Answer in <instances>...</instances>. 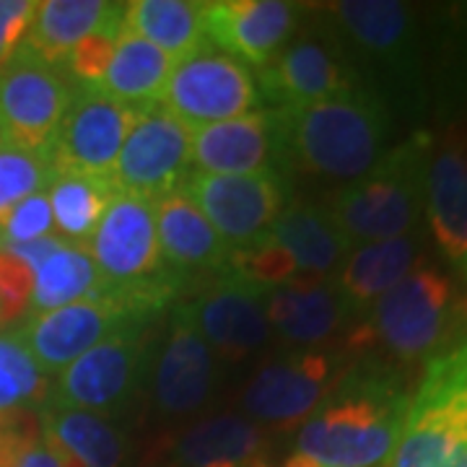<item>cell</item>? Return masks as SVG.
<instances>
[{"instance_id":"6da1fadb","label":"cell","mask_w":467,"mask_h":467,"mask_svg":"<svg viewBox=\"0 0 467 467\" xmlns=\"http://www.w3.org/2000/svg\"><path fill=\"white\" fill-rule=\"evenodd\" d=\"M410 389L398 364L353 361L304 418L296 451L322 467H387L398 450Z\"/></svg>"},{"instance_id":"7a4b0ae2","label":"cell","mask_w":467,"mask_h":467,"mask_svg":"<svg viewBox=\"0 0 467 467\" xmlns=\"http://www.w3.org/2000/svg\"><path fill=\"white\" fill-rule=\"evenodd\" d=\"M325 18L364 84L418 130L429 117L431 76L416 11L398 0H343Z\"/></svg>"},{"instance_id":"3957f363","label":"cell","mask_w":467,"mask_h":467,"mask_svg":"<svg viewBox=\"0 0 467 467\" xmlns=\"http://www.w3.org/2000/svg\"><path fill=\"white\" fill-rule=\"evenodd\" d=\"M275 117L285 171L299 169L346 184L364 177L389 150L395 128L392 112L368 86L299 109H275Z\"/></svg>"},{"instance_id":"277c9868","label":"cell","mask_w":467,"mask_h":467,"mask_svg":"<svg viewBox=\"0 0 467 467\" xmlns=\"http://www.w3.org/2000/svg\"><path fill=\"white\" fill-rule=\"evenodd\" d=\"M431 156L434 138L426 130H413L405 140L389 146L364 177L335 192L327 208L353 247L420 229Z\"/></svg>"},{"instance_id":"5b68a950","label":"cell","mask_w":467,"mask_h":467,"mask_svg":"<svg viewBox=\"0 0 467 467\" xmlns=\"http://www.w3.org/2000/svg\"><path fill=\"white\" fill-rule=\"evenodd\" d=\"M465 325L454 281L436 263L420 260L374 304L350 343L377 340L398 364H426Z\"/></svg>"},{"instance_id":"8992f818","label":"cell","mask_w":467,"mask_h":467,"mask_svg":"<svg viewBox=\"0 0 467 467\" xmlns=\"http://www.w3.org/2000/svg\"><path fill=\"white\" fill-rule=\"evenodd\" d=\"M387 467H467V325L423 364Z\"/></svg>"},{"instance_id":"52a82bcc","label":"cell","mask_w":467,"mask_h":467,"mask_svg":"<svg viewBox=\"0 0 467 467\" xmlns=\"http://www.w3.org/2000/svg\"><path fill=\"white\" fill-rule=\"evenodd\" d=\"M150 322H128L104 337L66 371H60L45 400L107 416L128 408L146 382Z\"/></svg>"},{"instance_id":"ba28073f","label":"cell","mask_w":467,"mask_h":467,"mask_svg":"<svg viewBox=\"0 0 467 467\" xmlns=\"http://www.w3.org/2000/svg\"><path fill=\"white\" fill-rule=\"evenodd\" d=\"M159 101L190 130L250 115L263 104L250 67L211 42L174 60Z\"/></svg>"},{"instance_id":"9c48e42d","label":"cell","mask_w":467,"mask_h":467,"mask_svg":"<svg viewBox=\"0 0 467 467\" xmlns=\"http://www.w3.org/2000/svg\"><path fill=\"white\" fill-rule=\"evenodd\" d=\"M182 190L221 234L229 250H242L270 234L291 202V182L281 171L201 174L192 171Z\"/></svg>"},{"instance_id":"30bf717a","label":"cell","mask_w":467,"mask_h":467,"mask_svg":"<svg viewBox=\"0 0 467 467\" xmlns=\"http://www.w3.org/2000/svg\"><path fill=\"white\" fill-rule=\"evenodd\" d=\"M356 86L367 84L330 24L288 42L257 76V91L267 109H299Z\"/></svg>"},{"instance_id":"8fae6325","label":"cell","mask_w":467,"mask_h":467,"mask_svg":"<svg viewBox=\"0 0 467 467\" xmlns=\"http://www.w3.org/2000/svg\"><path fill=\"white\" fill-rule=\"evenodd\" d=\"M73 84L66 70L24 45L0 67V133L8 146L47 153L66 115Z\"/></svg>"},{"instance_id":"7c38bea8","label":"cell","mask_w":467,"mask_h":467,"mask_svg":"<svg viewBox=\"0 0 467 467\" xmlns=\"http://www.w3.org/2000/svg\"><path fill=\"white\" fill-rule=\"evenodd\" d=\"M192 174L190 128H184L161 101L135 107L130 130L112 169L117 192L159 201L182 187Z\"/></svg>"},{"instance_id":"4fadbf2b","label":"cell","mask_w":467,"mask_h":467,"mask_svg":"<svg viewBox=\"0 0 467 467\" xmlns=\"http://www.w3.org/2000/svg\"><path fill=\"white\" fill-rule=\"evenodd\" d=\"M146 387L153 408L164 416H187L211 400L218 384V356L171 304L167 330L150 337Z\"/></svg>"},{"instance_id":"5bb4252c","label":"cell","mask_w":467,"mask_h":467,"mask_svg":"<svg viewBox=\"0 0 467 467\" xmlns=\"http://www.w3.org/2000/svg\"><path fill=\"white\" fill-rule=\"evenodd\" d=\"M133 107H125L99 86H76L60 128L47 150L55 171H76L112 180L119 149L133 122Z\"/></svg>"},{"instance_id":"9a60e30c","label":"cell","mask_w":467,"mask_h":467,"mask_svg":"<svg viewBox=\"0 0 467 467\" xmlns=\"http://www.w3.org/2000/svg\"><path fill=\"white\" fill-rule=\"evenodd\" d=\"M265 296L267 288L223 267L190 299L177 301V306L211 348L226 358H244L270 343Z\"/></svg>"},{"instance_id":"2e32d148","label":"cell","mask_w":467,"mask_h":467,"mask_svg":"<svg viewBox=\"0 0 467 467\" xmlns=\"http://www.w3.org/2000/svg\"><path fill=\"white\" fill-rule=\"evenodd\" d=\"M337 377V356L327 350L288 353L252 377L242 395V410L254 423H294L312 416Z\"/></svg>"},{"instance_id":"e0dca14e","label":"cell","mask_w":467,"mask_h":467,"mask_svg":"<svg viewBox=\"0 0 467 467\" xmlns=\"http://www.w3.org/2000/svg\"><path fill=\"white\" fill-rule=\"evenodd\" d=\"M128 322L143 319H133L115 301L88 296L45 315H32L14 333L29 350L39 371L47 377L66 371L86 350L94 348Z\"/></svg>"},{"instance_id":"ac0fdd59","label":"cell","mask_w":467,"mask_h":467,"mask_svg":"<svg viewBox=\"0 0 467 467\" xmlns=\"http://www.w3.org/2000/svg\"><path fill=\"white\" fill-rule=\"evenodd\" d=\"M301 5L285 0L202 3L205 39L244 66L265 67L291 42Z\"/></svg>"},{"instance_id":"d6986e66","label":"cell","mask_w":467,"mask_h":467,"mask_svg":"<svg viewBox=\"0 0 467 467\" xmlns=\"http://www.w3.org/2000/svg\"><path fill=\"white\" fill-rule=\"evenodd\" d=\"M192 171L201 174H285L275 109H257L190 130Z\"/></svg>"},{"instance_id":"ffe728a7","label":"cell","mask_w":467,"mask_h":467,"mask_svg":"<svg viewBox=\"0 0 467 467\" xmlns=\"http://www.w3.org/2000/svg\"><path fill=\"white\" fill-rule=\"evenodd\" d=\"M265 317L285 343L315 348L353 325L335 275L296 273L265 296Z\"/></svg>"},{"instance_id":"44dd1931","label":"cell","mask_w":467,"mask_h":467,"mask_svg":"<svg viewBox=\"0 0 467 467\" xmlns=\"http://www.w3.org/2000/svg\"><path fill=\"white\" fill-rule=\"evenodd\" d=\"M420 250L423 229L350 250L346 263L335 273V281L346 299L353 327H358L374 309V304L420 263Z\"/></svg>"},{"instance_id":"7402d4cb","label":"cell","mask_w":467,"mask_h":467,"mask_svg":"<svg viewBox=\"0 0 467 467\" xmlns=\"http://www.w3.org/2000/svg\"><path fill=\"white\" fill-rule=\"evenodd\" d=\"M156 229L164 265L187 281L201 273L216 275L226 267L232 250L182 187L156 201Z\"/></svg>"},{"instance_id":"603a6c76","label":"cell","mask_w":467,"mask_h":467,"mask_svg":"<svg viewBox=\"0 0 467 467\" xmlns=\"http://www.w3.org/2000/svg\"><path fill=\"white\" fill-rule=\"evenodd\" d=\"M423 211L444 263L467 288V153L460 146L431 156Z\"/></svg>"},{"instance_id":"cb8c5ba5","label":"cell","mask_w":467,"mask_h":467,"mask_svg":"<svg viewBox=\"0 0 467 467\" xmlns=\"http://www.w3.org/2000/svg\"><path fill=\"white\" fill-rule=\"evenodd\" d=\"M128 3L107 0H45L36 3L24 47L52 66L63 67L70 50L91 34L125 26Z\"/></svg>"},{"instance_id":"d4e9b609","label":"cell","mask_w":467,"mask_h":467,"mask_svg":"<svg viewBox=\"0 0 467 467\" xmlns=\"http://www.w3.org/2000/svg\"><path fill=\"white\" fill-rule=\"evenodd\" d=\"M42 439L66 467H122L125 434L107 416L42 400L36 405Z\"/></svg>"},{"instance_id":"484cf974","label":"cell","mask_w":467,"mask_h":467,"mask_svg":"<svg viewBox=\"0 0 467 467\" xmlns=\"http://www.w3.org/2000/svg\"><path fill=\"white\" fill-rule=\"evenodd\" d=\"M270 239L284 247L304 275H335L353 250L327 205L294 201L275 218Z\"/></svg>"},{"instance_id":"4316f807","label":"cell","mask_w":467,"mask_h":467,"mask_svg":"<svg viewBox=\"0 0 467 467\" xmlns=\"http://www.w3.org/2000/svg\"><path fill=\"white\" fill-rule=\"evenodd\" d=\"M174 462L180 467H265V434L247 416H211L177 439Z\"/></svg>"},{"instance_id":"83f0119b","label":"cell","mask_w":467,"mask_h":467,"mask_svg":"<svg viewBox=\"0 0 467 467\" xmlns=\"http://www.w3.org/2000/svg\"><path fill=\"white\" fill-rule=\"evenodd\" d=\"M174 60L167 52L140 39L128 26L117 36L109 66L104 70L99 88L125 107H143L161 99Z\"/></svg>"},{"instance_id":"f1b7e54d","label":"cell","mask_w":467,"mask_h":467,"mask_svg":"<svg viewBox=\"0 0 467 467\" xmlns=\"http://www.w3.org/2000/svg\"><path fill=\"white\" fill-rule=\"evenodd\" d=\"M125 26L171 60L205 45L202 3L192 0H133L128 3Z\"/></svg>"},{"instance_id":"f546056e","label":"cell","mask_w":467,"mask_h":467,"mask_svg":"<svg viewBox=\"0 0 467 467\" xmlns=\"http://www.w3.org/2000/svg\"><path fill=\"white\" fill-rule=\"evenodd\" d=\"M115 192L112 180L76 174V171H55L47 187V201L60 236L70 244L86 247Z\"/></svg>"},{"instance_id":"4dcf8cb0","label":"cell","mask_w":467,"mask_h":467,"mask_svg":"<svg viewBox=\"0 0 467 467\" xmlns=\"http://www.w3.org/2000/svg\"><path fill=\"white\" fill-rule=\"evenodd\" d=\"M99 285V273L84 244L66 242L34 270V291L29 315H45L67 306L73 301L88 299Z\"/></svg>"},{"instance_id":"1f68e13d","label":"cell","mask_w":467,"mask_h":467,"mask_svg":"<svg viewBox=\"0 0 467 467\" xmlns=\"http://www.w3.org/2000/svg\"><path fill=\"white\" fill-rule=\"evenodd\" d=\"M439 32V67L431 99L439 112L457 117L467 112V5H451Z\"/></svg>"},{"instance_id":"d6a6232c","label":"cell","mask_w":467,"mask_h":467,"mask_svg":"<svg viewBox=\"0 0 467 467\" xmlns=\"http://www.w3.org/2000/svg\"><path fill=\"white\" fill-rule=\"evenodd\" d=\"M55 177L47 153L24 150L16 146H0V223L18 202L45 192Z\"/></svg>"},{"instance_id":"836d02e7","label":"cell","mask_w":467,"mask_h":467,"mask_svg":"<svg viewBox=\"0 0 467 467\" xmlns=\"http://www.w3.org/2000/svg\"><path fill=\"white\" fill-rule=\"evenodd\" d=\"M226 270H232L244 281L267 288V291H273L275 285L285 284L288 278H294L299 273L291 254L275 239H270V234L250 247L229 252Z\"/></svg>"},{"instance_id":"e575fe53","label":"cell","mask_w":467,"mask_h":467,"mask_svg":"<svg viewBox=\"0 0 467 467\" xmlns=\"http://www.w3.org/2000/svg\"><path fill=\"white\" fill-rule=\"evenodd\" d=\"M122 32H125V26L104 29V32L91 34L84 42H78L63 63V70L70 78V84L99 86L101 78H104V70L109 66L112 50H115L117 36Z\"/></svg>"},{"instance_id":"d590c367","label":"cell","mask_w":467,"mask_h":467,"mask_svg":"<svg viewBox=\"0 0 467 467\" xmlns=\"http://www.w3.org/2000/svg\"><path fill=\"white\" fill-rule=\"evenodd\" d=\"M34 291V270L0 250V327L24 322L29 315Z\"/></svg>"},{"instance_id":"8d00e7d4","label":"cell","mask_w":467,"mask_h":467,"mask_svg":"<svg viewBox=\"0 0 467 467\" xmlns=\"http://www.w3.org/2000/svg\"><path fill=\"white\" fill-rule=\"evenodd\" d=\"M52 208L47 201V192H36L32 198L21 201L0 223V244H24L42 236H50Z\"/></svg>"},{"instance_id":"74e56055","label":"cell","mask_w":467,"mask_h":467,"mask_svg":"<svg viewBox=\"0 0 467 467\" xmlns=\"http://www.w3.org/2000/svg\"><path fill=\"white\" fill-rule=\"evenodd\" d=\"M42 439V423L34 405L0 410V467H14L16 460Z\"/></svg>"},{"instance_id":"f35d334b","label":"cell","mask_w":467,"mask_h":467,"mask_svg":"<svg viewBox=\"0 0 467 467\" xmlns=\"http://www.w3.org/2000/svg\"><path fill=\"white\" fill-rule=\"evenodd\" d=\"M0 368L14 377V382L18 384V389L24 395V402L34 400L39 405L47 398L50 387L45 384V374L34 364L29 350L24 348L16 333H0Z\"/></svg>"},{"instance_id":"ab89813d","label":"cell","mask_w":467,"mask_h":467,"mask_svg":"<svg viewBox=\"0 0 467 467\" xmlns=\"http://www.w3.org/2000/svg\"><path fill=\"white\" fill-rule=\"evenodd\" d=\"M36 3L32 0H0V67L21 47Z\"/></svg>"},{"instance_id":"60d3db41","label":"cell","mask_w":467,"mask_h":467,"mask_svg":"<svg viewBox=\"0 0 467 467\" xmlns=\"http://www.w3.org/2000/svg\"><path fill=\"white\" fill-rule=\"evenodd\" d=\"M63 244H66V239L60 234H50V236L34 239V242H24V244H0V250H5L8 254H14L16 260H21L24 265L36 270V267L50 257L52 252L60 250Z\"/></svg>"},{"instance_id":"b9f144b4","label":"cell","mask_w":467,"mask_h":467,"mask_svg":"<svg viewBox=\"0 0 467 467\" xmlns=\"http://www.w3.org/2000/svg\"><path fill=\"white\" fill-rule=\"evenodd\" d=\"M14 467H66V465H63V462H60V457L52 451L50 444H47L45 439H39L36 444H32L29 450L18 457L16 465Z\"/></svg>"},{"instance_id":"7bdbcfd3","label":"cell","mask_w":467,"mask_h":467,"mask_svg":"<svg viewBox=\"0 0 467 467\" xmlns=\"http://www.w3.org/2000/svg\"><path fill=\"white\" fill-rule=\"evenodd\" d=\"M24 402V395L18 389V384L14 382V377L8 371L0 368V410H8V408H16Z\"/></svg>"},{"instance_id":"ee69618b","label":"cell","mask_w":467,"mask_h":467,"mask_svg":"<svg viewBox=\"0 0 467 467\" xmlns=\"http://www.w3.org/2000/svg\"><path fill=\"white\" fill-rule=\"evenodd\" d=\"M284 467H322L319 462H315L312 457H306V454H301V451H294L288 460H285Z\"/></svg>"},{"instance_id":"f6af8a7d","label":"cell","mask_w":467,"mask_h":467,"mask_svg":"<svg viewBox=\"0 0 467 467\" xmlns=\"http://www.w3.org/2000/svg\"><path fill=\"white\" fill-rule=\"evenodd\" d=\"M0 146H5V140H3V133H0Z\"/></svg>"}]
</instances>
